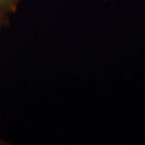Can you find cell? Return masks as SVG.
<instances>
[{"mask_svg":"<svg viewBox=\"0 0 145 145\" xmlns=\"http://www.w3.org/2000/svg\"><path fill=\"white\" fill-rule=\"evenodd\" d=\"M21 0H0V15L7 16L14 12Z\"/></svg>","mask_w":145,"mask_h":145,"instance_id":"obj_1","label":"cell"},{"mask_svg":"<svg viewBox=\"0 0 145 145\" xmlns=\"http://www.w3.org/2000/svg\"><path fill=\"white\" fill-rule=\"evenodd\" d=\"M7 20V16H3L0 15V31H1V29H2L3 26L4 25L5 21Z\"/></svg>","mask_w":145,"mask_h":145,"instance_id":"obj_2","label":"cell"}]
</instances>
